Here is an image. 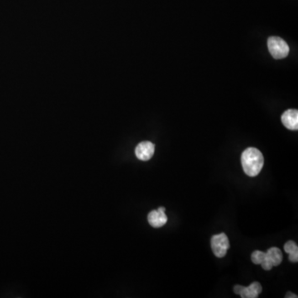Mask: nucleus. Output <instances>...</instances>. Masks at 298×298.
<instances>
[{
    "mask_svg": "<svg viewBox=\"0 0 298 298\" xmlns=\"http://www.w3.org/2000/svg\"><path fill=\"white\" fill-rule=\"evenodd\" d=\"M263 156L260 151L255 148H248L241 155V163L246 175L256 177L263 167Z\"/></svg>",
    "mask_w": 298,
    "mask_h": 298,
    "instance_id": "obj_1",
    "label": "nucleus"
},
{
    "mask_svg": "<svg viewBox=\"0 0 298 298\" xmlns=\"http://www.w3.org/2000/svg\"><path fill=\"white\" fill-rule=\"evenodd\" d=\"M268 50L274 59H283L288 57L289 47L285 41L278 37H271L268 39Z\"/></svg>",
    "mask_w": 298,
    "mask_h": 298,
    "instance_id": "obj_2",
    "label": "nucleus"
},
{
    "mask_svg": "<svg viewBox=\"0 0 298 298\" xmlns=\"http://www.w3.org/2000/svg\"><path fill=\"white\" fill-rule=\"evenodd\" d=\"M211 248L214 254L218 258H223L230 248L229 238L225 233L214 236L211 238Z\"/></svg>",
    "mask_w": 298,
    "mask_h": 298,
    "instance_id": "obj_3",
    "label": "nucleus"
},
{
    "mask_svg": "<svg viewBox=\"0 0 298 298\" xmlns=\"http://www.w3.org/2000/svg\"><path fill=\"white\" fill-rule=\"evenodd\" d=\"M148 223L154 228H160L168 222V216L165 214V208L159 207L157 211H152L148 216Z\"/></svg>",
    "mask_w": 298,
    "mask_h": 298,
    "instance_id": "obj_4",
    "label": "nucleus"
},
{
    "mask_svg": "<svg viewBox=\"0 0 298 298\" xmlns=\"http://www.w3.org/2000/svg\"><path fill=\"white\" fill-rule=\"evenodd\" d=\"M154 151H155L154 144L148 141H144L136 147V157L141 161H148L153 158Z\"/></svg>",
    "mask_w": 298,
    "mask_h": 298,
    "instance_id": "obj_5",
    "label": "nucleus"
},
{
    "mask_svg": "<svg viewBox=\"0 0 298 298\" xmlns=\"http://www.w3.org/2000/svg\"><path fill=\"white\" fill-rule=\"evenodd\" d=\"M283 125L290 130L298 129V110H288L283 113L281 117Z\"/></svg>",
    "mask_w": 298,
    "mask_h": 298,
    "instance_id": "obj_6",
    "label": "nucleus"
},
{
    "mask_svg": "<svg viewBox=\"0 0 298 298\" xmlns=\"http://www.w3.org/2000/svg\"><path fill=\"white\" fill-rule=\"evenodd\" d=\"M262 291H263V288H262L260 283L254 282V283H251L248 287H244L239 295L242 298H257L258 295L262 293Z\"/></svg>",
    "mask_w": 298,
    "mask_h": 298,
    "instance_id": "obj_7",
    "label": "nucleus"
},
{
    "mask_svg": "<svg viewBox=\"0 0 298 298\" xmlns=\"http://www.w3.org/2000/svg\"><path fill=\"white\" fill-rule=\"evenodd\" d=\"M266 254H267L268 260L270 261V263L273 264V267L279 265L283 261L282 251L279 248H276V247L269 248Z\"/></svg>",
    "mask_w": 298,
    "mask_h": 298,
    "instance_id": "obj_8",
    "label": "nucleus"
},
{
    "mask_svg": "<svg viewBox=\"0 0 298 298\" xmlns=\"http://www.w3.org/2000/svg\"><path fill=\"white\" fill-rule=\"evenodd\" d=\"M284 250L289 254V259L293 263H297L298 261V244L294 241H288L284 245Z\"/></svg>",
    "mask_w": 298,
    "mask_h": 298,
    "instance_id": "obj_9",
    "label": "nucleus"
},
{
    "mask_svg": "<svg viewBox=\"0 0 298 298\" xmlns=\"http://www.w3.org/2000/svg\"><path fill=\"white\" fill-rule=\"evenodd\" d=\"M266 253L262 252V251L255 250L253 251L252 255H251V259L254 264H261L263 263V260L265 259Z\"/></svg>",
    "mask_w": 298,
    "mask_h": 298,
    "instance_id": "obj_10",
    "label": "nucleus"
},
{
    "mask_svg": "<svg viewBox=\"0 0 298 298\" xmlns=\"http://www.w3.org/2000/svg\"><path fill=\"white\" fill-rule=\"evenodd\" d=\"M243 288H244V287H243V286H235V288H234V292H235V293H236V294H238V295H239V294H240L241 292H242V290H243Z\"/></svg>",
    "mask_w": 298,
    "mask_h": 298,
    "instance_id": "obj_11",
    "label": "nucleus"
},
{
    "mask_svg": "<svg viewBox=\"0 0 298 298\" xmlns=\"http://www.w3.org/2000/svg\"><path fill=\"white\" fill-rule=\"evenodd\" d=\"M286 298H298V296L295 295V294H293V293H288V294H287V296H286Z\"/></svg>",
    "mask_w": 298,
    "mask_h": 298,
    "instance_id": "obj_12",
    "label": "nucleus"
}]
</instances>
